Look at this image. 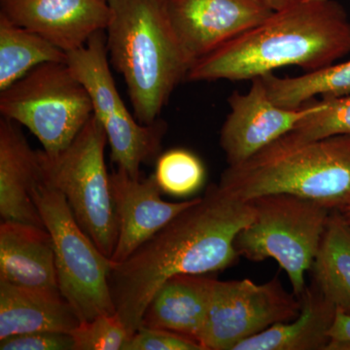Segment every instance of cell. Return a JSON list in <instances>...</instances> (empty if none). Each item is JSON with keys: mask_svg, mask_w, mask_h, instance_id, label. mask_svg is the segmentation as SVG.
Instances as JSON below:
<instances>
[{"mask_svg": "<svg viewBox=\"0 0 350 350\" xmlns=\"http://www.w3.org/2000/svg\"><path fill=\"white\" fill-rule=\"evenodd\" d=\"M322 103L320 109L301 120L290 133L301 139L350 135V94L322 98Z\"/></svg>", "mask_w": 350, "mask_h": 350, "instance_id": "cell-24", "label": "cell"}, {"mask_svg": "<svg viewBox=\"0 0 350 350\" xmlns=\"http://www.w3.org/2000/svg\"><path fill=\"white\" fill-rule=\"evenodd\" d=\"M107 1H109V0H107Z\"/></svg>", "mask_w": 350, "mask_h": 350, "instance_id": "cell-31", "label": "cell"}, {"mask_svg": "<svg viewBox=\"0 0 350 350\" xmlns=\"http://www.w3.org/2000/svg\"><path fill=\"white\" fill-rule=\"evenodd\" d=\"M70 335L75 350H123L131 338L117 313L80 322Z\"/></svg>", "mask_w": 350, "mask_h": 350, "instance_id": "cell-25", "label": "cell"}, {"mask_svg": "<svg viewBox=\"0 0 350 350\" xmlns=\"http://www.w3.org/2000/svg\"><path fill=\"white\" fill-rule=\"evenodd\" d=\"M0 14L66 53L79 49L111 19L107 0H0Z\"/></svg>", "mask_w": 350, "mask_h": 350, "instance_id": "cell-13", "label": "cell"}, {"mask_svg": "<svg viewBox=\"0 0 350 350\" xmlns=\"http://www.w3.org/2000/svg\"><path fill=\"white\" fill-rule=\"evenodd\" d=\"M0 280L18 286L59 289L52 238L45 228L2 221Z\"/></svg>", "mask_w": 350, "mask_h": 350, "instance_id": "cell-17", "label": "cell"}, {"mask_svg": "<svg viewBox=\"0 0 350 350\" xmlns=\"http://www.w3.org/2000/svg\"><path fill=\"white\" fill-rule=\"evenodd\" d=\"M310 271L320 293L350 314V223L340 211H331Z\"/></svg>", "mask_w": 350, "mask_h": 350, "instance_id": "cell-20", "label": "cell"}, {"mask_svg": "<svg viewBox=\"0 0 350 350\" xmlns=\"http://www.w3.org/2000/svg\"><path fill=\"white\" fill-rule=\"evenodd\" d=\"M301 310V299L285 291L278 275L264 284L216 280L200 344L204 350H234L246 338L296 319Z\"/></svg>", "mask_w": 350, "mask_h": 350, "instance_id": "cell-10", "label": "cell"}, {"mask_svg": "<svg viewBox=\"0 0 350 350\" xmlns=\"http://www.w3.org/2000/svg\"><path fill=\"white\" fill-rule=\"evenodd\" d=\"M271 100L285 108L300 107L317 96L342 98L350 94V61L332 64L296 77L261 76Z\"/></svg>", "mask_w": 350, "mask_h": 350, "instance_id": "cell-22", "label": "cell"}, {"mask_svg": "<svg viewBox=\"0 0 350 350\" xmlns=\"http://www.w3.org/2000/svg\"><path fill=\"white\" fill-rule=\"evenodd\" d=\"M110 185L118 221V239L110 258L114 264L125 261L195 200L165 202L153 174L142 180L121 169L110 174Z\"/></svg>", "mask_w": 350, "mask_h": 350, "instance_id": "cell-14", "label": "cell"}, {"mask_svg": "<svg viewBox=\"0 0 350 350\" xmlns=\"http://www.w3.org/2000/svg\"><path fill=\"white\" fill-rule=\"evenodd\" d=\"M350 53V20L336 0H308L273 12L261 24L198 59L190 81H243L284 66L306 72Z\"/></svg>", "mask_w": 350, "mask_h": 350, "instance_id": "cell-2", "label": "cell"}, {"mask_svg": "<svg viewBox=\"0 0 350 350\" xmlns=\"http://www.w3.org/2000/svg\"><path fill=\"white\" fill-rule=\"evenodd\" d=\"M17 125L0 120V216L2 221L45 228L32 198L39 181L38 151Z\"/></svg>", "mask_w": 350, "mask_h": 350, "instance_id": "cell-15", "label": "cell"}, {"mask_svg": "<svg viewBox=\"0 0 350 350\" xmlns=\"http://www.w3.org/2000/svg\"><path fill=\"white\" fill-rule=\"evenodd\" d=\"M301 300L296 319L246 338L234 350H326L337 310L312 283Z\"/></svg>", "mask_w": 350, "mask_h": 350, "instance_id": "cell-19", "label": "cell"}, {"mask_svg": "<svg viewBox=\"0 0 350 350\" xmlns=\"http://www.w3.org/2000/svg\"><path fill=\"white\" fill-rule=\"evenodd\" d=\"M165 6L193 64L273 13L261 0H165Z\"/></svg>", "mask_w": 350, "mask_h": 350, "instance_id": "cell-12", "label": "cell"}, {"mask_svg": "<svg viewBox=\"0 0 350 350\" xmlns=\"http://www.w3.org/2000/svg\"><path fill=\"white\" fill-rule=\"evenodd\" d=\"M68 54L0 14V92L45 63H66Z\"/></svg>", "mask_w": 350, "mask_h": 350, "instance_id": "cell-21", "label": "cell"}, {"mask_svg": "<svg viewBox=\"0 0 350 350\" xmlns=\"http://www.w3.org/2000/svg\"><path fill=\"white\" fill-rule=\"evenodd\" d=\"M215 282L206 275L167 278L152 297L140 325L174 332L200 344Z\"/></svg>", "mask_w": 350, "mask_h": 350, "instance_id": "cell-16", "label": "cell"}, {"mask_svg": "<svg viewBox=\"0 0 350 350\" xmlns=\"http://www.w3.org/2000/svg\"><path fill=\"white\" fill-rule=\"evenodd\" d=\"M255 215L250 200L239 199L220 184L177 214L125 261L113 262L110 290L116 313L131 337L159 287L176 275H207L238 259L239 232Z\"/></svg>", "mask_w": 350, "mask_h": 350, "instance_id": "cell-1", "label": "cell"}, {"mask_svg": "<svg viewBox=\"0 0 350 350\" xmlns=\"http://www.w3.org/2000/svg\"><path fill=\"white\" fill-rule=\"evenodd\" d=\"M153 175L162 192L178 198L194 194L206 180L204 163L186 149H172L159 156Z\"/></svg>", "mask_w": 350, "mask_h": 350, "instance_id": "cell-23", "label": "cell"}, {"mask_svg": "<svg viewBox=\"0 0 350 350\" xmlns=\"http://www.w3.org/2000/svg\"><path fill=\"white\" fill-rule=\"evenodd\" d=\"M255 215L237 236L239 256L252 262L271 258L286 271L293 293L301 298L325 230L330 209L290 194H269L250 200Z\"/></svg>", "mask_w": 350, "mask_h": 350, "instance_id": "cell-6", "label": "cell"}, {"mask_svg": "<svg viewBox=\"0 0 350 350\" xmlns=\"http://www.w3.org/2000/svg\"><path fill=\"white\" fill-rule=\"evenodd\" d=\"M107 144L105 129L93 114L66 149L52 155L38 150V161L39 180L64 195L82 229L111 258L118 221L105 165Z\"/></svg>", "mask_w": 350, "mask_h": 350, "instance_id": "cell-5", "label": "cell"}, {"mask_svg": "<svg viewBox=\"0 0 350 350\" xmlns=\"http://www.w3.org/2000/svg\"><path fill=\"white\" fill-rule=\"evenodd\" d=\"M329 336L330 342L326 350H350V314L336 310Z\"/></svg>", "mask_w": 350, "mask_h": 350, "instance_id": "cell-28", "label": "cell"}, {"mask_svg": "<svg viewBox=\"0 0 350 350\" xmlns=\"http://www.w3.org/2000/svg\"><path fill=\"white\" fill-rule=\"evenodd\" d=\"M0 113L29 129L47 154L66 149L93 116L86 89L66 63H45L1 91Z\"/></svg>", "mask_w": 350, "mask_h": 350, "instance_id": "cell-8", "label": "cell"}, {"mask_svg": "<svg viewBox=\"0 0 350 350\" xmlns=\"http://www.w3.org/2000/svg\"><path fill=\"white\" fill-rule=\"evenodd\" d=\"M265 5L268 6L273 12L282 11L288 7L297 5L301 2L308 1V0H261Z\"/></svg>", "mask_w": 350, "mask_h": 350, "instance_id": "cell-29", "label": "cell"}, {"mask_svg": "<svg viewBox=\"0 0 350 350\" xmlns=\"http://www.w3.org/2000/svg\"><path fill=\"white\" fill-rule=\"evenodd\" d=\"M228 103L230 113L221 129L220 146L229 165L248 160L323 105L321 100L297 108L280 107L269 98L261 77L251 80L247 93H232Z\"/></svg>", "mask_w": 350, "mask_h": 350, "instance_id": "cell-11", "label": "cell"}, {"mask_svg": "<svg viewBox=\"0 0 350 350\" xmlns=\"http://www.w3.org/2000/svg\"><path fill=\"white\" fill-rule=\"evenodd\" d=\"M218 183L244 200L290 194L344 213L350 208V135L301 139L288 133L229 165Z\"/></svg>", "mask_w": 350, "mask_h": 350, "instance_id": "cell-4", "label": "cell"}, {"mask_svg": "<svg viewBox=\"0 0 350 350\" xmlns=\"http://www.w3.org/2000/svg\"><path fill=\"white\" fill-rule=\"evenodd\" d=\"M110 64L123 76L135 117L156 122L172 92L187 77L192 59L177 38L165 0H109Z\"/></svg>", "mask_w": 350, "mask_h": 350, "instance_id": "cell-3", "label": "cell"}, {"mask_svg": "<svg viewBox=\"0 0 350 350\" xmlns=\"http://www.w3.org/2000/svg\"><path fill=\"white\" fill-rule=\"evenodd\" d=\"M123 350H204L197 340L174 332L140 325Z\"/></svg>", "mask_w": 350, "mask_h": 350, "instance_id": "cell-26", "label": "cell"}, {"mask_svg": "<svg viewBox=\"0 0 350 350\" xmlns=\"http://www.w3.org/2000/svg\"><path fill=\"white\" fill-rule=\"evenodd\" d=\"M1 350H75L70 333L31 332L0 340Z\"/></svg>", "mask_w": 350, "mask_h": 350, "instance_id": "cell-27", "label": "cell"}, {"mask_svg": "<svg viewBox=\"0 0 350 350\" xmlns=\"http://www.w3.org/2000/svg\"><path fill=\"white\" fill-rule=\"evenodd\" d=\"M344 214L345 218L347 219V221L350 223V208L347 209V211H344L342 213Z\"/></svg>", "mask_w": 350, "mask_h": 350, "instance_id": "cell-30", "label": "cell"}, {"mask_svg": "<svg viewBox=\"0 0 350 350\" xmlns=\"http://www.w3.org/2000/svg\"><path fill=\"white\" fill-rule=\"evenodd\" d=\"M66 54V64L86 89L94 116L107 133L112 162L138 178L140 167L158 157L167 123L158 119L144 125L129 112L110 69L105 31L96 32L83 47Z\"/></svg>", "mask_w": 350, "mask_h": 350, "instance_id": "cell-9", "label": "cell"}, {"mask_svg": "<svg viewBox=\"0 0 350 350\" xmlns=\"http://www.w3.org/2000/svg\"><path fill=\"white\" fill-rule=\"evenodd\" d=\"M32 198L52 238L59 291L80 322L116 313L109 284L111 259L82 229L59 191L39 180Z\"/></svg>", "mask_w": 350, "mask_h": 350, "instance_id": "cell-7", "label": "cell"}, {"mask_svg": "<svg viewBox=\"0 0 350 350\" xmlns=\"http://www.w3.org/2000/svg\"><path fill=\"white\" fill-rule=\"evenodd\" d=\"M79 323L59 289L18 286L0 280V340L31 332L71 333Z\"/></svg>", "mask_w": 350, "mask_h": 350, "instance_id": "cell-18", "label": "cell"}]
</instances>
